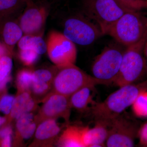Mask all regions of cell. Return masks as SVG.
I'll use <instances>...</instances> for the list:
<instances>
[{
    "label": "cell",
    "mask_w": 147,
    "mask_h": 147,
    "mask_svg": "<svg viewBox=\"0 0 147 147\" xmlns=\"http://www.w3.org/2000/svg\"><path fill=\"white\" fill-rule=\"evenodd\" d=\"M12 144L11 135H8L2 139L0 142L1 147H9L11 146Z\"/></svg>",
    "instance_id": "cell-30"
},
{
    "label": "cell",
    "mask_w": 147,
    "mask_h": 147,
    "mask_svg": "<svg viewBox=\"0 0 147 147\" xmlns=\"http://www.w3.org/2000/svg\"><path fill=\"white\" fill-rule=\"evenodd\" d=\"M26 0H0V21L12 18L24 10Z\"/></svg>",
    "instance_id": "cell-20"
},
{
    "label": "cell",
    "mask_w": 147,
    "mask_h": 147,
    "mask_svg": "<svg viewBox=\"0 0 147 147\" xmlns=\"http://www.w3.org/2000/svg\"><path fill=\"white\" fill-rule=\"evenodd\" d=\"M147 40L126 47L118 75L114 82L119 87L135 84L146 76V63L144 47Z\"/></svg>",
    "instance_id": "cell-6"
},
{
    "label": "cell",
    "mask_w": 147,
    "mask_h": 147,
    "mask_svg": "<svg viewBox=\"0 0 147 147\" xmlns=\"http://www.w3.org/2000/svg\"><path fill=\"white\" fill-rule=\"evenodd\" d=\"M16 80L18 92L29 91L33 81V71L26 69H21L17 74Z\"/></svg>",
    "instance_id": "cell-21"
},
{
    "label": "cell",
    "mask_w": 147,
    "mask_h": 147,
    "mask_svg": "<svg viewBox=\"0 0 147 147\" xmlns=\"http://www.w3.org/2000/svg\"><path fill=\"white\" fill-rule=\"evenodd\" d=\"M144 53L145 59H146V76L147 78V40L145 42L144 46Z\"/></svg>",
    "instance_id": "cell-33"
},
{
    "label": "cell",
    "mask_w": 147,
    "mask_h": 147,
    "mask_svg": "<svg viewBox=\"0 0 147 147\" xmlns=\"http://www.w3.org/2000/svg\"><path fill=\"white\" fill-rule=\"evenodd\" d=\"M94 88L85 87L75 92L69 97L71 108L83 111L88 108L90 104L95 103L92 99V91Z\"/></svg>",
    "instance_id": "cell-18"
},
{
    "label": "cell",
    "mask_w": 147,
    "mask_h": 147,
    "mask_svg": "<svg viewBox=\"0 0 147 147\" xmlns=\"http://www.w3.org/2000/svg\"><path fill=\"white\" fill-rule=\"evenodd\" d=\"M128 8L139 10L144 7L145 0H118Z\"/></svg>",
    "instance_id": "cell-27"
},
{
    "label": "cell",
    "mask_w": 147,
    "mask_h": 147,
    "mask_svg": "<svg viewBox=\"0 0 147 147\" xmlns=\"http://www.w3.org/2000/svg\"><path fill=\"white\" fill-rule=\"evenodd\" d=\"M109 124L96 121L93 127H82V141L85 147H101L105 146L108 137Z\"/></svg>",
    "instance_id": "cell-12"
},
{
    "label": "cell",
    "mask_w": 147,
    "mask_h": 147,
    "mask_svg": "<svg viewBox=\"0 0 147 147\" xmlns=\"http://www.w3.org/2000/svg\"><path fill=\"white\" fill-rule=\"evenodd\" d=\"M71 107L69 97L52 92L45 98L38 114L35 116L37 125L45 120L62 118L68 121Z\"/></svg>",
    "instance_id": "cell-11"
},
{
    "label": "cell",
    "mask_w": 147,
    "mask_h": 147,
    "mask_svg": "<svg viewBox=\"0 0 147 147\" xmlns=\"http://www.w3.org/2000/svg\"><path fill=\"white\" fill-rule=\"evenodd\" d=\"M52 4L49 0H28L18 19L24 34L42 36Z\"/></svg>",
    "instance_id": "cell-8"
},
{
    "label": "cell",
    "mask_w": 147,
    "mask_h": 147,
    "mask_svg": "<svg viewBox=\"0 0 147 147\" xmlns=\"http://www.w3.org/2000/svg\"><path fill=\"white\" fill-rule=\"evenodd\" d=\"M16 138L27 140L34 134L37 125L32 113H26L16 120Z\"/></svg>",
    "instance_id": "cell-16"
},
{
    "label": "cell",
    "mask_w": 147,
    "mask_h": 147,
    "mask_svg": "<svg viewBox=\"0 0 147 147\" xmlns=\"http://www.w3.org/2000/svg\"><path fill=\"white\" fill-rule=\"evenodd\" d=\"M47 52L51 61L58 67L75 64L77 57L76 45L61 32L51 31L46 41Z\"/></svg>",
    "instance_id": "cell-9"
},
{
    "label": "cell",
    "mask_w": 147,
    "mask_h": 147,
    "mask_svg": "<svg viewBox=\"0 0 147 147\" xmlns=\"http://www.w3.org/2000/svg\"><path fill=\"white\" fill-rule=\"evenodd\" d=\"M147 90V78L137 84H129L119 87L104 101L95 102L92 105V115L96 121L109 123L131 106L141 93Z\"/></svg>",
    "instance_id": "cell-1"
},
{
    "label": "cell",
    "mask_w": 147,
    "mask_h": 147,
    "mask_svg": "<svg viewBox=\"0 0 147 147\" xmlns=\"http://www.w3.org/2000/svg\"><path fill=\"white\" fill-rule=\"evenodd\" d=\"M126 47L116 41L106 46L93 62L92 76L103 85L113 84L119 72Z\"/></svg>",
    "instance_id": "cell-7"
},
{
    "label": "cell",
    "mask_w": 147,
    "mask_h": 147,
    "mask_svg": "<svg viewBox=\"0 0 147 147\" xmlns=\"http://www.w3.org/2000/svg\"><path fill=\"white\" fill-rule=\"evenodd\" d=\"M139 10L128 11L119 18L106 32L115 41L127 47L147 40V17Z\"/></svg>",
    "instance_id": "cell-2"
},
{
    "label": "cell",
    "mask_w": 147,
    "mask_h": 147,
    "mask_svg": "<svg viewBox=\"0 0 147 147\" xmlns=\"http://www.w3.org/2000/svg\"><path fill=\"white\" fill-rule=\"evenodd\" d=\"M82 127L76 126L67 127L59 138V146L85 147L82 141Z\"/></svg>",
    "instance_id": "cell-17"
},
{
    "label": "cell",
    "mask_w": 147,
    "mask_h": 147,
    "mask_svg": "<svg viewBox=\"0 0 147 147\" xmlns=\"http://www.w3.org/2000/svg\"><path fill=\"white\" fill-rule=\"evenodd\" d=\"M15 97L11 95L5 94L0 99V111L6 115L10 114Z\"/></svg>",
    "instance_id": "cell-26"
},
{
    "label": "cell",
    "mask_w": 147,
    "mask_h": 147,
    "mask_svg": "<svg viewBox=\"0 0 147 147\" xmlns=\"http://www.w3.org/2000/svg\"><path fill=\"white\" fill-rule=\"evenodd\" d=\"M36 107V100L29 91L18 92L13 100L8 122L16 120L24 114L32 113Z\"/></svg>",
    "instance_id": "cell-15"
},
{
    "label": "cell",
    "mask_w": 147,
    "mask_h": 147,
    "mask_svg": "<svg viewBox=\"0 0 147 147\" xmlns=\"http://www.w3.org/2000/svg\"><path fill=\"white\" fill-rule=\"evenodd\" d=\"M49 1L53 4V3H61L63 1H65V0H49Z\"/></svg>",
    "instance_id": "cell-35"
},
{
    "label": "cell",
    "mask_w": 147,
    "mask_h": 147,
    "mask_svg": "<svg viewBox=\"0 0 147 147\" xmlns=\"http://www.w3.org/2000/svg\"><path fill=\"white\" fill-rule=\"evenodd\" d=\"M131 106L136 116L147 117V90L142 92L138 96Z\"/></svg>",
    "instance_id": "cell-23"
},
{
    "label": "cell",
    "mask_w": 147,
    "mask_h": 147,
    "mask_svg": "<svg viewBox=\"0 0 147 147\" xmlns=\"http://www.w3.org/2000/svg\"><path fill=\"white\" fill-rule=\"evenodd\" d=\"M24 34L18 20L12 18L0 21V38L11 54L13 48Z\"/></svg>",
    "instance_id": "cell-13"
},
{
    "label": "cell",
    "mask_w": 147,
    "mask_h": 147,
    "mask_svg": "<svg viewBox=\"0 0 147 147\" xmlns=\"http://www.w3.org/2000/svg\"><path fill=\"white\" fill-rule=\"evenodd\" d=\"M139 129L136 122L121 114L109 123L105 146L108 147H134Z\"/></svg>",
    "instance_id": "cell-10"
},
{
    "label": "cell",
    "mask_w": 147,
    "mask_h": 147,
    "mask_svg": "<svg viewBox=\"0 0 147 147\" xmlns=\"http://www.w3.org/2000/svg\"><path fill=\"white\" fill-rule=\"evenodd\" d=\"M63 21L62 33L75 45L88 46L104 35L99 26L80 9L69 12Z\"/></svg>",
    "instance_id": "cell-3"
},
{
    "label": "cell",
    "mask_w": 147,
    "mask_h": 147,
    "mask_svg": "<svg viewBox=\"0 0 147 147\" xmlns=\"http://www.w3.org/2000/svg\"><path fill=\"white\" fill-rule=\"evenodd\" d=\"M13 61L10 55H4L0 58V82L11 76Z\"/></svg>",
    "instance_id": "cell-24"
},
{
    "label": "cell",
    "mask_w": 147,
    "mask_h": 147,
    "mask_svg": "<svg viewBox=\"0 0 147 147\" xmlns=\"http://www.w3.org/2000/svg\"><path fill=\"white\" fill-rule=\"evenodd\" d=\"M7 119L6 117L0 116V127L3 125L6 122Z\"/></svg>",
    "instance_id": "cell-34"
},
{
    "label": "cell",
    "mask_w": 147,
    "mask_h": 147,
    "mask_svg": "<svg viewBox=\"0 0 147 147\" xmlns=\"http://www.w3.org/2000/svg\"><path fill=\"white\" fill-rule=\"evenodd\" d=\"M19 50H32L38 55L47 52V44L42 36L34 35L24 34L17 43Z\"/></svg>",
    "instance_id": "cell-19"
},
{
    "label": "cell",
    "mask_w": 147,
    "mask_h": 147,
    "mask_svg": "<svg viewBox=\"0 0 147 147\" xmlns=\"http://www.w3.org/2000/svg\"><path fill=\"white\" fill-rule=\"evenodd\" d=\"M19 59L25 65L31 66L38 60L40 55L32 50H19Z\"/></svg>",
    "instance_id": "cell-25"
},
{
    "label": "cell",
    "mask_w": 147,
    "mask_h": 147,
    "mask_svg": "<svg viewBox=\"0 0 147 147\" xmlns=\"http://www.w3.org/2000/svg\"><path fill=\"white\" fill-rule=\"evenodd\" d=\"M102 83L92 76L84 72L75 64L58 67L53 84L52 92L69 97L85 87L94 88Z\"/></svg>",
    "instance_id": "cell-5"
},
{
    "label": "cell",
    "mask_w": 147,
    "mask_h": 147,
    "mask_svg": "<svg viewBox=\"0 0 147 147\" xmlns=\"http://www.w3.org/2000/svg\"><path fill=\"white\" fill-rule=\"evenodd\" d=\"M144 7L147 8V0H145Z\"/></svg>",
    "instance_id": "cell-36"
},
{
    "label": "cell",
    "mask_w": 147,
    "mask_h": 147,
    "mask_svg": "<svg viewBox=\"0 0 147 147\" xmlns=\"http://www.w3.org/2000/svg\"><path fill=\"white\" fill-rule=\"evenodd\" d=\"M26 1H28V0H26Z\"/></svg>",
    "instance_id": "cell-37"
},
{
    "label": "cell",
    "mask_w": 147,
    "mask_h": 147,
    "mask_svg": "<svg viewBox=\"0 0 147 147\" xmlns=\"http://www.w3.org/2000/svg\"><path fill=\"white\" fill-rule=\"evenodd\" d=\"M80 10L99 26L103 34L123 14L132 9L118 0H81Z\"/></svg>",
    "instance_id": "cell-4"
},
{
    "label": "cell",
    "mask_w": 147,
    "mask_h": 147,
    "mask_svg": "<svg viewBox=\"0 0 147 147\" xmlns=\"http://www.w3.org/2000/svg\"><path fill=\"white\" fill-rule=\"evenodd\" d=\"M10 55V53L9 52L7 48L4 45L2 42H0V58L1 57L4 55Z\"/></svg>",
    "instance_id": "cell-31"
},
{
    "label": "cell",
    "mask_w": 147,
    "mask_h": 147,
    "mask_svg": "<svg viewBox=\"0 0 147 147\" xmlns=\"http://www.w3.org/2000/svg\"><path fill=\"white\" fill-rule=\"evenodd\" d=\"M12 133V127L9 124H7L6 125L3 126L0 129V142L6 136L11 135Z\"/></svg>",
    "instance_id": "cell-29"
},
{
    "label": "cell",
    "mask_w": 147,
    "mask_h": 147,
    "mask_svg": "<svg viewBox=\"0 0 147 147\" xmlns=\"http://www.w3.org/2000/svg\"><path fill=\"white\" fill-rule=\"evenodd\" d=\"M137 137L139 138L140 146L147 147V122L139 128Z\"/></svg>",
    "instance_id": "cell-28"
},
{
    "label": "cell",
    "mask_w": 147,
    "mask_h": 147,
    "mask_svg": "<svg viewBox=\"0 0 147 147\" xmlns=\"http://www.w3.org/2000/svg\"><path fill=\"white\" fill-rule=\"evenodd\" d=\"M11 79V77L10 76L0 82V92L3 91L5 89L7 85L10 82Z\"/></svg>",
    "instance_id": "cell-32"
},
{
    "label": "cell",
    "mask_w": 147,
    "mask_h": 147,
    "mask_svg": "<svg viewBox=\"0 0 147 147\" xmlns=\"http://www.w3.org/2000/svg\"><path fill=\"white\" fill-rule=\"evenodd\" d=\"M61 128L55 119L45 120L38 124L32 146H49L60 132Z\"/></svg>",
    "instance_id": "cell-14"
},
{
    "label": "cell",
    "mask_w": 147,
    "mask_h": 147,
    "mask_svg": "<svg viewBox=\"0 0 147 147\" xmlns=\"http://www.w3.org/2000/svg\"><path fill=\"white\" fill-rule=\"evenodd\" d=\"M57 67L52 69H40L33 71V82H39L42 84H53V79L57 71Z\"/></svg>",
    "instance_id": "cell-22"
}]
</instances>
